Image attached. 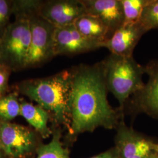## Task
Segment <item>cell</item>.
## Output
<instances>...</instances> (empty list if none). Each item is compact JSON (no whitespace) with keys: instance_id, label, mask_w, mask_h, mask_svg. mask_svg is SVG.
<instances>
[{"instance_id":"18","label":"cell","mask_w":158,"mask_h":158,"mask_svg":"<svg viewBox=\"0 0 158 158\" xmlns=\"http://www.w3.org/2000/svg\"><path fill=\"white\" fill-rule=\"evenodd\" d=\"M148 0H121L124 23L139 22L142 12Z\"/></svg>"},{"instance_id":"25","label":"cell","mask_w":158,"mask_h":158,"mask_svg":"<svg viewBox=\"0 0 158 158\" xmlns=\"http://www.w3.org/2000/svg\"><path fill=\"white\" fill-rule=\"evenodd\" d=\"M154 153H155L154 152H153L152 153H151V155H149V156H148L147 158H153V155H154Z\"/></svg>"},{"instance_id":"1","label":"cell","mask_w":158,"mask_h":158,"mask_svg":"<svg viewBox=\"0 0 158 158\" xmlns=\"http://www.w3.org/2000/svg\"><path fill=\"white\" fill-rule=\"evenodd\" d=\"M72 75L69 102V141L98 128L116 129L124 114L113 108L107 99L108 90L102 61L81 63L70 69Z\"/></svg>"},{"instance_id":"24","label":"cell","mask_w":158,"mask_h":158,"mask_svg":"<svg viewBox=\"0 0 158 158\" xmlns=\"http://www.w3.org/2000/svg\"><path fill=\"white\" fill-rule=\"evenodd\" d=\"M153 158H158V153H154V155H153Z\"/></svg>"},{"instance_id":"16","label":"cell","mask_w":158,"mask_h":158,"mask_svg":"<svg viewBox=\"0 0 158 158\" xmlns=\"http://www.w3.org/2000/svg\"><path fill=\"white\" fill-rule=\"evenodd\" d=\"M21 103L15 93H11L0 98V118L9 121L20 115Z\"/></svg>"},{"instance_id":"3","label":"cell","mask_w":158,"mask_h":158,"mask_svg":"<svg viewBox=\"0 0 158 158\" xmlns=\"http://www.w3.org/2000/svg\"><path fill=\"white\" fill-rule=\"evenodd\" d=\"M102 63L108 91L118 100V110L124 115L128 100L143 87L144 66L136 61L134 57L121 56L111 53Z\"/></svg>"},{"instance_id":"17","label":"cell","mask_w":158,"mask_h":158,"mask_svg":"<svg viewBox=\"0 0 158 158\" xmlns=\"http://www.w3.org/2000/svg\"><path fill=\"white\" fill-rule=\"evenodd\" d=\"M139 23L148 32L158 29V0H148L145 6Z\"/></svg>"},{"instance_id":"6","label":"cell","mask_w":158,"mask_h":158,"mask_svg":"<svg viewBox=\"0 0 158 158\" xmlns=\"http://www.w3.org/2000/svg\"><path fill=\"white\" fill-rule=\"evenodd\" d=\"M144 69L148 80L141 90L131 97L125 108L128 107L134 116L144 113L158 119V59L149 61Z\"/></svg>"},{"instance_id":"7","label":"cell","mask_w":158,"mask_h":158,"mask_svg":"<svg viewBox=\"0 0 158 158\" xmlns=\"http://www.w3.org/2000/svg\"><path fill=\"white\" fill-rule=\"evenodd\" d=\"M31 40L29 17H21L6 29L2 49L11 62L17 66L25 67Z\"/></svg>"},{"instance_id":"22","label":"cell","mask_w":158,"mask_h":158,"mask_svg":"<svg viewBox=\"0 0 158 158\" xmlns=\"http://www.w3.org/2000/svg\"><path fill=\"white\" fill-rule=\"evenodd\" d=\"M0 158H6L4 152L3 151L2 145L1 144V142H0Z\"/></svg>"},{"instance_id":"4","label":"cell","mask_w":158,"mask_h":158,"mask_svg":"<svg viewBox=\"0 0 158 158\" xmlns=\"http://www.w3.org/2000/svg\"><path fill=\"white\" fill-rule=\"evenodd\" d=\"M35 130L0 120V142L6 158H31L41 144Z\"/></svg>"},{"instance_id":"14","label":"cell","mask_w":158,"mask_h":158,"mask_svg":"<svg viewBox=\"0 0 158 158\" xmlns=\"http://www.w3.org/2000/svg\"><path fill=\"white\" fill-rule=\"evenodd\" d=\"M79 32L86 38L104 43L109 39L107 28L97 17L85 14L74 23Z\"/></svg>"},{"instance_id":"13","label":"cell","mask_w":158,"mask_h":158,"mask_svg":"<svg viewBox=\"0 0 158 158\" xmlns=\"http://www.w3.org/2000/svg\"><path fill=\"white\" fill-rule=\"evenodd\" d=\"M20 115L33 127L42 138L45 139L52 135L53 131L48 127V122L52 119L51 114L39 105L21 102Z\"/></svg>"},{"instance_id":"11","label":"cell","mask_w":158,"mask_h":158,"mask_svg":"<svg viewBox=\"0 0 158 158\" xmlns=\"http://www.w3.org/2000/svg\"><path fill=\"white\" fill-rule=\"evenodd\" d=\"M147 31L139 22L124 23L112 35L102 44L111 53L121 56H133L136 46Z\"/></svg>"},{"instance_id":"23","label":"cell","mask_w":158,"mask_h":158,"mask_svg":"<svg viewBox=\"0 0 158 158\" xmlns=\"http://www.w3.org/2000/svg\"><path fill=\"white\" fill-rule=\"evenodd\" d=\"M152 150L153 152L158 153V143L153 142L152 144Z\"/></svg>"},{"instance_id":"19","label":"cell","mask_w":158,"mask_h":158,"mask_svg":"<svg viewBox=\"0 0 158 158\" xmlns=\"http://www.w3.org/2000/svg\"><path fill=\"white\" fill-rule=\"evenodd\" d=\"M11 12V6L8 1L0 0V27L7 23Z\"/></svg>"},{"instance_id":"10","label":"cell","mask_w":158,"mask_h":158,"mask_svg":"<svg viewBox=\"0 0 158 158\" xmlns=\"http://www.w3.org/2000/svg\"><path fill=\"white\" fill-rule=\"evenodd\" d=\"M102 48V43L83 36L74 24L55 29L53 34L55 56L75 55Z\"/></svg>"},{"instance_id":"5","label":"cell","mask_w":158,"mask_h":158,"mask_svg":"<svg viewBox=\"0 0 158 158\" xmlns=\"http://www.w3.org/2000/svg\"><path fill=\"white\" fill-rule=\"evenodd\" d=\"M29 19L31 40L25 67L43 63L55 56L53 34L55 27L38 14Z\"/></svg>"},{"instance_id":"2","label":"cell","mask_w":158,"mask_h":158,"mask_svg":"<svg viewBox=\"0 0 158 158\" xmlns=\"http://www.w3.org/2000/svg\"><path fill=\"white\" fill-rule=\"evenodd\" d=\"M71 70L23 82L20 91L51 114L54 125L70 128L69 102L72 90Z\"/></svg>"},{"instance_id":"8","label":"cell","mask_w":158,"mask_h":158,"mask_svg":"<svg viewBox=\"0 0 158 158\" xmlns=\"http://www.w3.org/2000/svg\"><path fill=\"white\" fill-rule=\"evenodd\" d=\"M36 13L55 28L74 24L79 17L86 14L81 0H54L40 2Z\"/></svg>"},{"instance_id":"9","label":"cell","mask_w":158,"mask_h":158,"mask_svg":"<svg viewBox=\"0 0 158 158\" xmlns=\"http://www.w3.org/2000/svg\"><path fill=\"white\" fill-rule=\"evenodd\" d=\"M115 148L120 158H147L153 152V142L125 124L124 118L117 127Z\"/></svg>"},{"instance_id":"21","label":"cell","mask_w":158,"mask_h":158,"mask_svg":"<svg viewBox=\"0 0 158 158\" xmlns=\"http://www.w3.org/2000/svg\"><path fill=\"white\" fill-rule=\"evenodd\" d=\"M89 158H120V157L117 150L114 147L106 151Z\"/></svg>"},{"instance_id":"15","label":"cell","mask_w":158,"mask_h":158,"mask_svg":"<svg viewBox=\"0 0 158 158\" xmlns=\"http://www.w3.org/2000/svg\"><path fill=\"white\" fill-rule=\"evenodd\" d=\"M52 140L47 144H40L36 158H71L67 148L61 141L62 132L59 126L54 125Z\"/></svg>"},{"instance_id":"20","label":"cell","mask_w":158,"mask_h":158,"mask_svg":"<svg viewBox=\"0 0 158 158\" xmlns=\"http://www.w3.org/2000/svg\"><path fill=\"white\" fill-rule=\"evenodd\" d=\"M9 74L8 68L0 64V98L7 89Z\"/></svg>"},{"instance_id":"12","label":"cell","mask_w":158,"mask_h":158,"mask_svg":"<svg viewBox=\"0 0 158 158\" xmlns=\"http://www.w3.org/2000/svg\"><path fill=\"white\" fill-rule=\"evenodd\" d=\"M81 1L85 6V13L97 17L106 26L109 32V39L124 23L121 0Z\"/></svg>"}]
</instances>
